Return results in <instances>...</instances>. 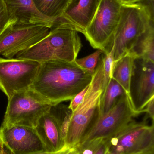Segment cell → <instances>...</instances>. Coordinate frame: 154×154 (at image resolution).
Masks as SVG:
<instances>
[{
  "label": "cell",
  "instance_id": "6da1fadb",
  "mask_svg": "<svg viewBox=\"0 0 154 154\" xmlns=\"http://www.w3.org/2000/svg\"><path fill=\"white\" fill-rule=\"evenodd\" d=\"M93 74L76 62L53 60L40 63L30 88L51 106L71 100L91 82Z\"/></svg>",
  "mask_w": 154,
  "mask_h": 154
},
{
  "label": "cell",
  "instance_id": "7a4b0ae2",
  "mask_svg": "<svg viewBox=\"0 0 154 154\" xmlns=\"http://www.w3.org/2000/svg\"><path fill=\"white\" fill-rule=\"evenodd\" d=\"M81 47L77 30L68 23H60L50 29L45 38L15 58L40 63L53 60L75 62Z\"/></svg>",
  "mask_w": 154,
  "mask_h": 154
},
{
  "label": "cell",
  "instance_id": "3957f363",
  "mask_svg": "<svg viewBox=\"0 0 154 154\" xmlns=\"http://www.w3.org/2000/svg\"><path fill=\"white\" fill-rule=\"evenodd\" d=\"M154 18L139 2L121 5L120 20L108 50L113 45L114 63L129 53Z\"/></svg>",
  "mask_w": 154,
  "mask_h": 154
},
{
  "label": "cell",
  "instance_id": "277c9868",
  "mask_svg": "<svg viewBox=\"0 0 154 154\" xmlns=\"http://www.w3.org/2000/svg\"><path fill=\"white\" fill-rule=\"evenodd\" d=\"M99 62L83 102L72 112L65 144L78 145L84 134L99 115L100 97L103 92V61Z\"/></svg>",
  "mask_w": 154,
  "mask_h": 154
},
{
  "label": "cell",
  "instance_id": "5b68a950",
  "mask_svg": "<svg viewBox=\"0 0 154 154\" xmlns=\"http://www.w3.org/2000/svg\"><path fill=\"white\" fill-rule=\"evenodd\" d=\"M140 114L133 108L128 95L124 94L108 112L99 115L85 132L77 147L93 141H105L126 126L134 120V118Z\"/></svg>",
  "mask_w": 154,
  "mask_h": 154
},
{
  "label": "cell",
  "instance_id": "8992f818",
  "mask_svg": "<svg viewBox=\"0 0 154 154\" xmlns=\"http://www.w3.org/2000/svg\"><path fill=\"white\" fill-rule=\"evenodd\" d=\"M104 143L105 154H154V124L133 120Z\"/></svg>",
  "mask_w": 154,
  "mask_h": 154
},
{
  "label": "cell",
  "instance_id": "52a82bcc",
  "mask_svg": "<svg viewBox=\"0 0 154 154\" xmlns=\"http://www.w3.org/2000/svg\"><path fill=\"white\" fill-rule=\"evenodd\" d=\"M51 106L30 88L15 92L8 99L1 126L21 125L35 128Z\"/></svg>",
  "mask_w": 154,
  "mask_h": 154
},
{
  "label": "cell",
  "instance_id": "ba28073f",
  "mask_svg": "<svg viewBox=\"0 0 154 154\" xmlns=\"http://www.w3.org/2000/svg\"><path fill=\"white\" fill-rule=\"evenodd\" d=\"M121 4L117 0H101L96 13L83 34L94 48L108 51L120 20Z\"/></svg>",
  "mask_w": 154,
  "mask_h": 154
},
{
  "label": "cell",
  "instance_id": "9c48e42d",
  "mask_svg": "<svg viewBox=\"0 0 154 154\" xmlns=\"http://www.w3.org/2000/svg\"><path fill=\"white\" fill-rule=\"evenodd\" d=\"M40 66L31 60L0 57V90L9 99L15 92L30 88Z\"/></svg>",
  "mask_w": 154,
  "mask_h": 154
},
{
  "label": "cell",
  "instance_id": "30bf717a",
  "mask_svg": "<svg viewBox=\"0 0 154 154\" xmlns=\"http://www.w3.org/2000/svg\"><path fill=\"white\" fill-rule=\"evenodd\" d=\"M50 31L42 25L12 22L0 35V56L13 58L40 41Z\"/></svg>",
  "mask_w": 154,
  "mask_h": 154
},
{
  "label": "cell",
  "instance_id": "8fae6325",
  "mask_svg": "<svg viewBox=\"0 0 154 154\" xmlns=\"http://www.w3.org/2000/svg\"><path fill=\"white\" fill-rule=\"evenodd\" d=\"M128 96L135 111L145 113L146 106L154 97V62L135 58Z\"/></svg>",
  "mask_w": 154,
  "mask_h": 154
},
{
  "label": "cell",
  "instance_id": "7c38bea8",
  "mask_svg": "<svg viewBox=\"0 0 154 154\" xmlns=\"http://www.w3.org/2000/svg\"><path fill=\"white\" fill-rule=\"evenodd\" d=\"M0 140L9 154H30L47 151L34 128L1 126Z\"/></svg>",
  "mask_w": 154,
  "mask_h": 154
},
{
  "label": "cell",
  "instance_id": "4fadbf2b",
  "mask_svg": "<svg viewBox=\"0 0 154 154\" xmlns=\"http://www.w3.org/2000/svg\"><path fill=\"white\" fill-rule=\"evenodd\" d=\"M68 107L58 104L51 106L39 119L35 128L49 152H55L61 149L64 146L61 136V119Z\"/></svg>",
  "mask_w": 154,
  "mask_h": 154
},
{
  "label": "cell",
  "instance_id": "5bb4252c",
  "mask_svg": "<svg viewBox=\"0 0 154 154\" xmlns=\"http://www.w3.org/2000/svg\"><path fill=\"white\" fill-rule=\"evenodd\" d=\"M101 0H70L58 23H66L83 34L92 22Z\"/></svg>",
  "mask_w": 154,
  "mask_h": 154
},
{
  "label": "cell",
  "instance_id": "9a60e30c",
  "mask_svg": "<svg viewBox=\"0 0 154 154\" xmlns=\"http://www.w3.org/2000/svg\"><path fill=\"white\" fill-rule=\"evenodd\" d=\"M4 2L12 22L42 25L50 29L55 24L38 11L33 0H4Z\"/></svg>",
  "mask_w": 154,
  "mask_h": 154
},
{
  "label": "cell",
  "instance_id": "2e32d148",
  "mask_svg": "<svg viewBox=\"0 0 154 154\" xmlns=\"http://www.w3.org/2000/svg\"><path fill=\"white\" fill-rule=\"evenodd\" d=\"M154 21H151L129 52L135 57L142 58L154 62Z\"/></svg>",
  "mask_w": 154,
  "mask_h": 154
},
{
  "label": "cell",
  "instance_id": "e0dca14e",
  "mask_svg": "<svg viewBox=\"0 0 154 154\" xmlns=\"http://www.w3.org/2000/svg\"><path fill=\"white\" fill-rule=\"evenodd\" d=\"M135 57L128 54L114 63L112 78L116 81L128 95L133 63Z\"/></svg>",
  "mask_w": 154,
  "mask_h": 154
},
{
  "label": "cell",
  "instance_id": "ac0fdd59",
  "mask_svg": "<svg viewBox=\"0 0 154 154\" xmlns=\"http://www.w3.org/2000/svg\"><path fill=\"white\" fill-rule=\"evenodd\" d=\"M125 94L126 93L123 87L116 81L111 78L100 97L99 115L108 112L118 99Z\"/></svg>",
  "mask_w": 154,
  "mask_h": 154
},
{
  "label": "cell",
  "instance_id": "d6986e66",
  "mask_svg": "<svg viewBox=\"0 0 154 154\" xmlns=\"http://www.w3.org/2000/svg\"><path fill=\"white\" fill-rule=\"evenodd\" d=\"M33 1L38 11L42 15L50 19L55 24L62 16L70 0H33Z\"/></svg>",
  "mask_w": 154,
  "mask_h": 154
},
{
  "label": "cell",
  "instance_id": "ffe728a7",
  "mask_svg": "<svg viewBox=\"0 0 154 154\" xmlns=\"http://www.w3.org/2000/svg\"><path fill=\"white\" fill-rule=\"evenodd\" d=\"M104 52L100 50H97L94 53L82 58L76 59V64L86 71L94 74L98 64Z\"/></svg>",
  "mask_w": 154,
  "mask_h": 154
},
{
  "label": "cell",
  "instance_id": "44dd1931",
  "mask_svg": "<svg viewBox=\"0 0 154 154\" xmlns=\"http://www.w3.org/2000/svg\"><path fill=\"white\" fill-rule=\"evenodd\" d=\"M114 46L112 45L109 51L102 55L103 61V92L112 78L114 65Z\"/></svg>",
  "mask_w": 154,
  "mask_h": 154
},
{
  "label": "cell",
  "instance_id": "7402d4cb",
  "mask_svg": "<svg viewBox=\"0 0 154 154\" xmlns=\"http://www.w3.org/2000/svg\"><path fill=\"white\" fill-rule=\"evenodd\" d=\"M12 22L4 0H0V35Z\"/></svg>",
  "mask_w": 154,
  "mask_h": 154
},
{
  "label": "cell",
  "instance_id": "603a6c76",
  "mask_svg": "<svg viewBox=\"0 0 154 154\" xmlns=\"http://www.w3.org/2000/svg\"><path fill=\"white\" fill-rule=\"evenodd\" d=\"M89 85L79 93H78L71 100L70 104L68 107L71 110V112H74L77 108L83 102Z\"/></svg>",
  "mask_w": 154,
  "mask_h": 154
},
{
  "label": "cell",
  "instance_id": "cb8c5ba5",
  "mask_svg": "<svg viewBox=\"0 0 154 154\" xmlns=\"http://www.w3.org/2000/svg\"><path fill=\"white\" fill-rule=\"evenodd\" d=\"M144 112L146 113L147 116L152 119L154 123V97L152 98L147 103L144 109Z\"/></svg>",
  "mask_w": 154,
  "mask_h": 154
},
{
  "label": "cell",
  "instance_id": "d4e9b609",
  "mask_svg": "<svg viewBox=\"0 0 154 154\" xmlns=\"http://www.w3.org/2000/svg\"><path fill=\"white\" fill-rule=\"evenodd\" d=\"M71 147L64 145V146L57 151L55 152H49V151H42V152H38L30 154H65L67 153Z\"/></svg>",
  "mask_w": 154,
  "mask_h": 154
},
{
  "label": "cell",
  "instance_id": "484cf974",
  "mask_svg": "<svg viewBox=\"0 0 154 154\" xmlns=\"http://www.w3.org/2000/svg\"><path fill=\"white\" fill-rule=\"evenodd\" d=\"M105 147L104 141L94 154H105Z\"/></svg>",
  "mask_w": 154,
  "mask_h": 154
},
{
  "label": "cell",
  "instance_id": "4316f807",
  "mask_svg": "<svg viewBox=\"0 0 154 154\" xmlns=\"http://www.w3.org/2000/svg\"><path fill=\"white\" fill-rule=\"evenodd\" d=\"M118 1L121 5L122 4H131L139 2L141 0H117Z\"/></svg>",
  "mask_w": 154,
  "mask_h": 154
},
{
  "label": "cell",
  "instance_id": "83f0119b",
  "mask_svg": "<svg viewBox=\"0 0 154 154\" xmlns=\"http://www.w3.org/2000/svg\"><path fill=\"white\" fill-rule=\"evenodd\" d=\"M65 154H78V151L77 147H71V148Z\"/></svg>",
  "mask_w": 154,
  "mask_h": 154
},
{
  "label": "cell",
  "instance_id": "f1b7e54d",
  "mask_svg": "<svg viewBox=\"0 0 154 154\" xmlns=\"http://www.w3.org/2000/svg\"><path fill=\"white\" fill-rule=\"evenodd\" d=\"M0 154H8L1 140H0Z\"/></svg>",
  "mask_w": 154,
  "mask_h": 154
}]
</instances>
